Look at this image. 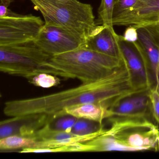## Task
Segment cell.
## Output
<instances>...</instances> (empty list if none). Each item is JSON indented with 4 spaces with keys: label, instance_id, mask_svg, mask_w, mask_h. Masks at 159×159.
<instances>
[{
    "label": "cell",
    "instance_id": "1",
    "mask_svg": "<svg viewBox=\"0 0 159 159\" xmlns=\"http://www.w3.org/2000/svg\"><path fill=\"white\" fill-rule=\"evenodd\" d=\"M142 93L135 88L125 62L99 80L64 91L33 98L11 100L4 104L3 112L8 117L44 114L55 120L66 116L67 108L88 103L103 105L112 109L122 100Z\"/></svg>",
    "mask_w": 159,
    "mask_h": 159
},
{
    "label": "cell",
    "instance_id": "2",
    "mask_svg": "<svg viewBox=\"0 0 159 159\" xmlns=\"http://www.w3.org/2000/svg\"><path fill=\"white\" fill-rule=\"evenodd\" d=\"M110 126L86 142L91 152L159 151V129L146 116L109 118Z\"/></svg>",
    "mask_w": 159,
    "mask_h": 159
},
{
    "label": "cell",
    "instance_id": "3",
    "mask_svg": "<svg viewBox=\"0 0 159 159\" xmlns=\"http://www.w3.org/2000/svg\"><path fill=\"white\" fill-rule=\"evenodd\" d=\"M124 62V58L110 56L82 46L52 56L46 66L52 75L87 83L107 76Z\"/></svg>",
    "mask_w": 159,
    "mask_h": 159
},
{
    "label": "cell",
    "instance_id": "4",
    "mask_svg": "<svg viewBox=\"0 0 159 159\" xmlns=\"http://www.w3.org/2000/svg\"><path fill=\"white\" fill-rule=\"evenodd\" d=\"M42 15L45 24L65 28L86 40L99 32L91 5L78 0H30Z\"/></svg>",
    "mask_w": 159,
    "mask_h": 159
},
{
    "label": "cell",
    "instance_id": "5",
    "mask_svg": "<svg viewBox=\"0 0 159 159\" xmlns=\"http://www.w3.org/2000/svg\"><path fill=\"white\" fill-rule=\"evenodd\" d=\"M52 57L35 40L0 45V70L29 80L40 73L49 74L46 65Z\"/></svg>",
    "mask_w": 159,
    "mask_h": 159
},
{
    "label": "cell",
    "instance_id": "6",
    "mask_svg": "<svg viewBox=\"0 0 159 159\" xmlns=\"http://www.w3.org/2000/svg\"><path fill=\"white\" fill-rule=\"evenodd\" d=\"M44 23L39 16L10 10L6 16L0 17V45L36 39Z\"/></svg>",
    "mask_w": 159,
    "mask_h": 159
},
{
    "label": "cell",
    "instance_id": "7",
    "mask_svg": "<svg viewBox=\"0 0 159 159\" xmlns=\"http://www.w3.org/2000/svg\"><path fill=\"white\" fill-rule=\"evenodd\" d=\"M35 40L41 49L52 56L80 48L85 42L81 36L65 28L45 23Z\"/></svg>",
    "mask_w": 159,
    "mask_h": 159
},
{
    "label": "cell",
    "instance_id": "8",
    "mask_svg": "<svg viewBox=\"0 0 159 159\" xmlns=\"http://www.w3.org/2000/svg\"><path fill=\"white\" fill-rule=\"evenodd\" d=\"M119 43L134 86L143 93L148 92L153 88L154 83L140 51L135 42L125 40L123 36L119 35Z\"/></svg>",
    "mask_w": 159,
    "mask_h": 159
},
{
    "label": "cell",
    "instance_id": "9",
    "mask_svg": "<svg viewBox=\"0 0 159 159\" xmlns=\"http://www.w3.org/2000/svg\"><path fill=\"white\" fill-rule=\"evenodd\" d=\"M138 39L136 42L144 58L153 83L159 91V25L137 29Z\"/></svg>",
    "mask_w": 159,
    "mask_h": 159
},
{
    "label": "cell",
    "instance_id": "10",
    "mask_svg": "<svg viewBox=\"0 0 159 159\" xmlns=\"http://www.w3.org/2000/svg\"><path fill=\"white\" fill-rule=\"evenodd\" d=\"M112 24L137 29L159 25V0H138L132 9L113 18Z\"/></svg>",
    "mask_w": 159,
    "mask_h": 159
},
{
    "label": "cell",
    "instance_id": "11",
    "mask_svg": "<svg viewBox=\"0 0 159 159\" xmlns=\"http://www.w3.org/2000/svg\"><path fill=\"white\" fill-rule=\"evenodd\" d=\"M55 120L52 116L44 114L11 117L0 123V139L12 135L32 138L40 129Z\"/></svg>",
    "mask_w": 159,
    "mask_h": 159
},
{
    "label": "cell",
    "instance_id": "12",
    "mask_svg": "<svg viewBox=\"0 0 159 159\" xmlns=\"http://www.w3.org/2000/svg\"><path fill=\"white\" fill-rule=\"evenodd\" d=\"M119 37L114 29L104 25L99 32L85 40L83 47L110 56L123 58Z\"/></svg>",
    "mask_w": 159,
    "mask_h": 159
},
{
    "label": "cell",
    "instance_id": "13",
    "mask_svg": "<svg viewBox=\"0 0 159 159\" xmlns=\"http://www.w3.org/2000/svg\"><path fill=\"white\" fill-rule=\"evenodd\" d=\"M65 115L84 119L102 124L103 121L114 116L113 111L103 105L88 103L66 109Z\"/></svg>",
    "mask_w": 159,
    "mask_h": 159
},
{
    "label": "cell",
    "instance_id": "14",
    "mask_svg": "<svg viewBox=\"0 0 159 159\" xmlns=\"http://www.w3.org/2000/svg\"><path fill=\"white\" fill-rule=\"evenodd\" d=\"M150 102L148 95L130 97L122 100L112 110L114 116H146Z\"/></svg>",
    "mask_w": 159,
    "mask_h": 159
},
{
    "label": "cell",
    "instance_id": "15",
    "mask_svg": "<svg viewBox=\"0 0 159 159\" xmlns=\"http://www.w3.org/2000/svg\"><path fill=\"white\" fill-rule=\"evenodd\" d=\"M36 141L37 140L33 138L19 135L10 136L0 139V150L6 151L32 148Z\"/></svg>",
    "mask_w": 159,
    "mask_h": 159
},
{
    "label": "cell",
    "instance_id": "16",
    "mask_svg": "<svg viewBox=\"0 0 159 159\" xmlns=\"http://www.w3.org/2000/svg\"><path fill=\"white\" fill-rule=\"evenodd\" d=\"M88 152L91 148L86 142L77 143L65 145L53 148L40 149L26 148L21 150V153H43V152Z\"/></svg>",
    "mask_w": 159,
    "mask_h": 159
},
{
    "label": "cell",
    "instance_id": "17",
    "mask_svg": "<svg viewBox=\"0 0 159 159\" xmlns=\"http://www.w3.org/2000/svg\"><path fill=\"white\" fill-rule=\"evenodd\" d=\"M116 0H101L98 10V20L97 25H103L113 28V11Z\"/></svg>",
    "mask_w": 159,
    "mask_h": 159
},
{
    "label": "cell",
    "instance_id": "18",
    "mask_svg": "<svg viewBox=\"0 0 159 159\" xmlns=\"http://www.w3.org/2000/svg\"><path fill=\"white\" fill-rule=\"evenodd\" d=\"M102 124L84 119H78L71 133L79 135H85L94 133L102 127Z\"/></svg>",
    "mask_w": 159,
    "mask_h": 159
},
{
    "label": "cell",
    "instance_id": "19",
    "mask_svg": "<svg viewBox=\"0 0 159 159\" xmlns=\"http://www.w3.org/2000/svg\"><path fill=\"white\" fill-rule=\"evenodd\" d=\"M28 80L31 84L43 88H51L60 84V79L57 76L48 73H40Z\"/></svg>",
    "mask_w": 159,
    "mask_h": 159
},
{
    "label": "cell",
    "instance_id": "20",
    "mask_svg": "<svg viewBox=\"0 0 159 159\" xmlns=\"http://www.w3.org/2000/svg\"><path fill=\"white\" fill-rule=\"evenodd\" d=\"M77 120L78 119L76 117L71 115H66L57 118V121L54 123L53 125L51 126L52 128L58 131L71 132L72 127Z\"/></svg>",
    "mask_w": 159,
    "mask_h": 159
},
{
    "label": "cell",
    "instance_id": "21",
    "mask_svg": "<svg viewBox=\"0 0 159 159\" xmlns=\"http://www.w3.org/2000/svg\"><path fill=\"white\" fill-rule=\"evenodd\" d=\"M151 111L155 120L159 124V91L155 87L148 91Z\"/></svg>",
    "mask_w": 159,
    "mask_h": 159
},
{
    "label": "cell",
    "instance_id": "22",
    "mask_svg": "<svg viewBox=\"0 0 159 159\" xmlns=\"http://www.w3.org/2000/svg\"><path fill=\"white\" fill-rule=\"evenodd\" d=\"M138 0H116L113 11V18L134 7Z\"/></svg>",
    "mask_w": 159,
    "mask_h": 159
},
{
    "label": "cell",
    "instance_id": "23",
    "mask_svg": "<svg viewBox=\"0 0 159 159\" xmlns=\"http://www.w3.org/2000/svg\"><path fill=\"white\" fill-rule=\"evenodd\" d=\"M123 37L127 41L132 43L136 42L138 39L137 29L133 26H129L125 30Z\"/></svg>",
    "mask_w": 159,
    "mask_h": 159
},
{
    "label": "cell",
    "instance_id": "24",
    "mask_svg": "<svg viewBox=\"0 0 159 159\" xmlns=\"http://www.w3.org/2000/svg\"><path fill=\"white\" fill-rule=\"evenodd\" d=\"M14 0H0V17H5L9 11V6Z\"/></svg>",
    "mask_w": 159,
    "mask_h": 159
}]
</instances>
